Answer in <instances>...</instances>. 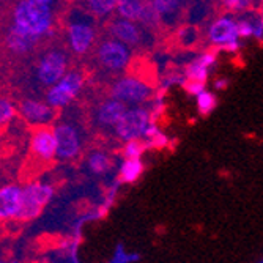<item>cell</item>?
Wrapping results in <instances>:
<instances>
[{
    "label": "cell",
    "mask_w": 263,
    "mask_h": 263,
    "mask_svg": "<svg viewBox=\"0 0 263 263\" xmlns=\"http://www.w3.org/2000/svg\"><path fill=\"white\" fill-rule=\"evenodd\" d=\"M54 5L55 0H19L13 10V26L40 38L52 29Z\"/></svg>",
    "instance_id": "1"
},
{
    "label": "cell",
    "mask_w": 263,
    "mask_h": 263,
    "mask_svg": "<svg viewBox=\"0 0 263 263\" xmlns=\"http://www.w3.org/2000/svg\"><path fill=\"white\" fill-rule=\"evenodd\" d=\"M152 122H153V115L148 109L134 106L125 112L122 120L115 125L114 133L118 139L125 142L142 139V137H145V133Z\"/></svg>",
    "instance_id": "2"
},
{
    "label": "cell",
    "mask_w": 263,
    "mask_h": 263,
    "mask_svg": "<svg viewBox=\"0 0 263 263\" xmlns=\"http://www.w3.org/2000/svg\"><path fill=\"white\" fill-rule=\"evenodd\" d=\"M110 97L128 106H139L153 97V88L150 84L139 78H122L110 87Z\"/></svg>",
    "instance_id": "3"
},
{
    "label": "cell",
    "mask_w": 263,
    "mask_h": 263,
    "mask_svg": "<svg viewBox=\"0 0 263 263\" xmlns=\"http://www.w3.org/2000/svg\"><path fill=\"white\" fill-rule=\"evenodd\" d=\"M84 85V78L79 71H68V73L47 90L46 93V103L51 104L54 109H60L68 106L73 101L79 91L82 90Z\"/></svg>",
    "instance_id": "4"
},
{
    "label": "cell",
    "mask_w": 263,
    "mask_h": 263,
    "mask_svg": "<svg viewBox=\"0 0 263 263\" xmlns=\"http://www.w3.org/2000/svg\"><path fill=\"white\" fill-rule=\"evenodd\" d=\"M98 62L103 68L109 71H122L129 65L131 52L129 46L118 40H106L98 46Z\"/></svg>",
    "instance_id": "5"
},
{
    "label": "cell",
    "mask_w": 263,
    "mask_h": 263,
    "mask_svg": "<svg viewBox=\"0 0 263 263\" xmlns=\"http://www.w3.org/2000/svg\"><path fill=\"white\" fill-rule=\"evenodd\" d=\"M54 191L51 186L32 183L22 189V208L19 213L21 219H32L38 216L41 208L51 200Z\"/></svg>",
    "instance_id": "6"
},
{
    "label": "cell",
    "mask_w": 263,
    "mask_h": 263,
    "mask_svg": "<svg viewBox=\"0 0 263 263\" xmlns=\"http://www.w3.org/2000/svg\"><path fill=\"white\" fill-rule=\"evenodd\" d=\"M68 41L71 51L78 55L87 54L95 44L93 24L84 16H74L68 24Z\"/></svg>",
    "instance_id": "7"
},
{
    "label": "cell",
    "mask_w": 263,
    "mask_h": 263,
    "mask_svg": "<svg viewBox=\"0 0 263 263\" xmlns=\"http://www.w3.org/2000/svg\"><path fill=\"white\" fill-rule=\"evenodd\" d=\"M66 55L62 51H51L44 54L36 66V79L46 87H52L66 74Z\"/></svg>",
    "instance_id": "8"
},
{
    "label": "cell",
    "mask_w": 263,
    "mask_h": 263,
    "mask_svg": "<svg viewBox=\"0 0 263 263\" xmlns=\"http://www.w3.org/2000/svg\"><path fill=\"white\" fill-rule=\"evenodd\" d=\"M208 41L218 47H222L240 40V32H238V21L232 16H221L214 19L208 27Z\"/></svg>",
    "instance_id": "9"
},
{
    "label": "cell",
    "mask_w": 263,
    "mask_h": 263,
    "mask_svg": "<svg viewBox=\"0 0 263 263\" xmlns=\"http://www.w3.org/2000/svg\"><path fill=\"white\" fill-rule=\"evenodd\" d=\"M57 139V158L71 159L74 158L81 150V137L78 129L69 123H59L54 128Z\"/></svg>",
    "instance_id": "10"
},
{
    "label": "cell",
    "mask_w": 263,
    "mask_h": 263,
    "mask_svg": "<svg viewBox=\"0 0 263 263\" xmlns=\"http://www.w3.org/2000/svg\"><path fill=\"white\" fill-rule=\"evenodd\" d=\"M30 152L41 161H51L57 156V139L54 129H49L46 125L38 126L30 139Z\"/></svg>",
    "instance_id": "11"
},
{
    "label": "cell",
    "mask_w": 263,
    "mask_h": 263,
    "mask_svg": "<svg viewBox=\"0 0 263 263\" xmlns=\"http://www.w3.org/2000/svg\"><path fill=\"white\" fill-rule=\"evenodd\" d=\"M19 112L27 123L36 126L47 125L54 120L55 115V109L51 104L41 103L38 100H24L19 106Z\"/></svg>",
    "instance_id": "12"
},
{
    "label": "cell",
    "mask_w": 263,
    "mask_h": 263,
    "mask_svg": "<svg viewBox=\"0 0 263 263\" xmlns=\"http://www.w3.org/2000/svg\"><path fill=\"white\" fill-rule=\"evenodd\" d=\"M109 32L110 35L122 41L128 46H139L142 43V30L139 29V26L136 24V21H129L125 17H118L115 21L110 22L109 26Z\"/></svg>",
    "instance_id": "13"
},
{
    "label": "cell",
    "mask_w": 263,
    "mask_h": 263,
    "mask_svg": "<svg viewBox=\"0 0 263 263\" xmlns=\"http://www.w3.org/2000/svg\"><path fill=\"white\" fill-rule=\"evenodd\" d=\"M128 110V104L118 101L115 98H110L100 104L97 110V120L100 126L103 128H115V125L122 120V117Z\"/></svg>",
    "instance_id": "14"
},
{
    "label": "cell",
    "mask_w": 263,
    "mask_h": 263,
    "mask_svg": "<svg viewBox=\"0 0 263 263\" xmlns=\"http://www.w3.org/2000/svg\"><path fill=\"white\" fill-rule=\"evenodd\" d=\"M22 208V189L19 186L10 184L5 186L0 193V216L7 218H19Z\"/></svg>",
    "instance_id": "15"
},
{
    "label": "cell",
    "mask_w": 263,
    "mask_h": 263,
    "mask_svg": "<svg viewBox=\"0 0 263 263\" xmlns=\"http://www.w3.org/2000/svg\"><path fill=\"white\" fill-rule=\"evenodd\" d=\"M216 62V52H205L199 57H196L186 66V79L206 82L210 68Z\"/></svg>",
    "instance_id": "16"
},
{
    "label": "cell",
    "mask_w": 263,
    "mask_h": 263,
    "mask_svg": "<svg viewBox=\"0 0 263 263\" xmlns=\"http://www.w3.org/2000/svg\"><path fill=\"white\" fill-rule=\"evenodd\" d=\"M36 40H38L36 36L13 26L8 32V36H7V46L13 54H26V52L33 49Z\"/></svg>",
    "instance_id": "17"
},
{
    "label": "cell",
    "mask_w": 263,
    "mask_h": 263,
    "mask_svg": "<svg viewBox=\"0 0 263 263\" xmlns=\"http://www.w3.org/2000/svg\"><path fill=\"white\" fill-rule=\"evenodd\" d=\"M152 4L164 22H174L180 16L183 7L181 0H152Z\"/></svg>",
    "instance_id": "18"
},
{
    "label": "cell",
    "mask_w": 263,
    "mask_h": 263,
    "mask_svg": "<svg viewBox=\"0 0 263 263\" xmlns=\"http://www.w3.org/2000/svg\"><path fill=\"white\" fill-rule=\"evenodd\" d=\"M143 4H145L143 0H118L117 2V13L120 17L139 22Z\"/></svg>",
    "instance_id": "19"
},
{
    "label": "cell",
    "mask_w": 263,
    "mask_h": 263,
    "mask_svg": "<svg viewBox=\"0 0 263 263\" xmlns=\"http://www.w3.org/2000/svg\"><path fill=\"white\" fill-rule=\"evenodd\" d=\"M143 172L140 158H126L120 167V180L123 183H134Z\"/></svg>",
    "instance_id": "20"
},
{
    "label": "cell",
    "mask_w": 263,
    "mask_h": 263,
    "mask_svg": "<svg viewBox=\"0 0 263 263\" xmlns=\"http://www.w3.org/2000/svg\"><path fill=\"white\" fill-rule=\"evenodd\" d=\"M110 165L112 161L104 152H95L88 156V169L97 175L106 174L110 169Z\"/></svg>",
    "instance_id": "21"
},
{
    "label": "cell",
    "mask_w": 263,
    "mask_h": 263,
    "mask_svg": "<svg viewBox=\"0 0 263 263\" xmlns=\"http://www.w3.org/2000/svg\"><path fill=\"white\" fill-rule=\"evenodd\" d=\"M117 2L118 0H87V8L93 16L106 17L117 10Z\"/></svg>",
    "instance_id": "22"
},
{
    "label": "cell",
    "mask_w": 263,
    "mask_h": 263,
    "mask_svg": "<svg viewBox=\"0 0 263 263\" xmlns=\"http://www.w3.org/2000/svg\"><path fill=\"white\" fill-rule=\"evenodd\" d=\"M196 100H197V110L200 112V115L211 114L218 104L216 95H214L213 91H208V90H203L202 93H199L196 97Z\"/></svg>",
    "instance_id": "23"
},
{
    "label": "cell",
    "mask_w": 263,
    "mask_h": 263,
    "mask_svg": "<svg viewBox=\"0 0 263 263\" xmlns=\"http://www.w3.org/2000/svg\"><path fill=\"white\" fill-rule=\"evenodd\" d=\"M139 22L142 24V26H145V27H150V29H155L158 27L159 24L162 22L161 21V16L158 14V11L155 10L153 4L152 2H145L143 4V8H142V14L139 17Z\"/></svg>",
    "instance_id": "24"
},
{
    "label": "cell",
    "mask_w": 263,
    "mask_h": 263,
    "mask_svg": "<svg viewBox=\"0 0 263 263\" xmlns=\"http://www.w3.org/2000/svg\"><path fill=\"white\" fill-rule=\"evenodd\" d=\"M148 145L147 143H143L140 139H134V140H128L125 143V148H123V155L126 158H140V155L143 153Z\"/></svg>",
    "instance_id": "25"
},
{
    "label": "cell",
    "mask_w": 263,
    "mask_h": 263,
    "mask_svg": "<svg viewBox=\"0 0 263 263\" xmlns=\"http://www.w3.org/2000/svg\"><path fill=\"white\" fill-rule=\"evenodd\" d=\"M221 4L229 13H243L251 8L254 0H221Z\"/></svg>",
    "instance_id": "26"
},
{
    "label": "cell",
    "mask_w": 263,
    "mask_h": 263,
    "mask_svg": "<svg viewBox=\"0 0 263 263\" xmlns=\"http://www.w3.org/2000/svg\"><path fill=\"white\" fill-rule=\"evenodd\" d=\"M14 115H16L14 106L10 101L2 100V103H0V122H2V125H7L8 122H11Z\"/></svg>",
    "instance_id": "27"
},
{
    "label": "cell",
    "mask_w": 263,
    "mask_h": 263,
    "mask_svg": "<svg viewBox=\"0 0 263 263\" xmlns=\"http://www.w3.org/2000/svg\"><path fill=\"white\" fill-rule=\"evenodd\" d=\"M254 29H255V22L251 19H240L238 21V32H240V38H249L254 36Z\"/></svg>",
    "instance_id": "28"
},
{
    "label": "cell",
    "mask_w": 263,
    "mask_h": 263,
    "mask_svg": "<svg viewBox=\"0 0 263 263\" xmlns=\"http://www.w3.org/2000/svg\"><path fill=\"white\" fill-rule=\"evenodd\" d=\"M183 87H184V90H186L189 95H194V97H197L199 93H202V91L205 90V82L186 79V82H183Z\"/></svg>",
    "instance_id": "29"
},
{
    "label": "cell",
    "mask_w": 263,
    "mask_h": 263,
    "mask_svg": "<svg viewBox=\"0 0 263 263\" xmlns=\"http://www.w3.org/2000/svg\"><path fill=\"white\" fill-rule=\"evenodd\" d=\"M167 142H169V139H167V136H165V134H162V133L159 131V133H156L153 137H150V139L147 140V145L155 147V148H162V147H165V145H167Z\"/></svg>",
    "instance_id": "30"
},
{
    "label": "cell",
    "mask_w": 263,
    "mask_h": 263,
    "mask_svg": "<svg viewBox=\"0 0 263 263\" xmlns=\"http://www.w3.org/2000/svg\"><path fill=\"white\" fill-rule=\"evenodd\" d=\"M214 87H216L218 90H221V88H226V87H227V81H218L216 84H214Z\"/></svg>",
    "instance_id": "31"
},
{
    "label": "cell",
    "mask_w": 263,
    "mask_h": 263,
    "mask_svg": "<svg viewBox=\"0 0 263 263\" xmlns=\"http://www.w3.org/2000/svg\"><path fill=\"white\" fill-rule=\"evenodd\" d=\"M183 4H191V2H194V0H181Z\"/></svg>",
    "instance_id": "32"
}]
</instances>
